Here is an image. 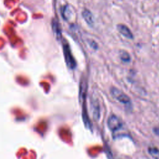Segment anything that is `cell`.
I'll return each mask as SVG.
<instances>
[{
	"instance_id": "cell-1",
	"label": "cell",
	"mask_w": 159,
	"mask_h": 159,
	"mask_svg": "<svg viewBox=\"0 0 159 159\" xmlns=\"http://www.w3.org/2000/svg\"><path fill=\"white\" fill-rule=\"evenodd\" d=\"M110 91L111 95L119 102L123 104L127 108L132 107V102L130 98L122 91L116 87L113 86L111 88Z\"/></svg>"
},
{
	"instance_id": "cell-2",
	"label": "cell",
	"mask_w": 159,
	"mask_h": 159,
	"mask_svg": "<svg viewBox=\"0 0 159 159\" xmlns=\"http://www.w3.org/2000/svg\"><path fill=\"white\" fill-rule=\"evenodd\" d=\"M63 54L65 60V62L68 67L71 70L75 68L76 66V61L71 53L70 48L68 43H64L63 45Z\"/></svg>"
},
{
	"instance_id": "cell-3",
	"label": "cell",
	"mask_w": 159,
	"mask_h": 159,
	"mask_svg": "<svg viewBox=\"0 0 159 159\" xmlns=\"http://www.w3.org/2000/svg\"><path fill=\"white\" fill-rule=\"evenodd\" d=\"M107 125L110 130L112 132L117 131L120 129L122 127V122L121 120L116 115H111L107 119Z\"/></svg>"
},
{
	"instance_id": "cell-4",
	"label": "cell",
	"mask_w": 159,
	"mask_h": 159,
	"mask_svg": "<svg viewBox=\"0 0 159 159\" xmlns=\"http://www.w3.org/2000/svg\"><path fill=\"white\" fill-rule=\"evenodd\" d=\"M91 106L93 118L95 120H98L100 118V106L98 100L91 99Z\"/></svg>"
},
{
	"instance_id": "cell-5",
	"label": "cell",
	"mask_w": 159,
	"mask_h": 159,
	"mask_svg": "<svg viewBox=\"0 0 159 159\" xmlns=\"http://www.w3.org/2000/svg\"><path fill=\"white\" fill-rule=\"evenodd\" d=\"M117 29L119 33L122 34L124 37L129 39H133L134 35L130 30L129 29L128 27L124 24H118L117 25Z\"/></svg>"
},
{
	"instance_id": "cell-6",
	"label": "cell",
	"mask_w": 159,
	"mask_h": 159,
	"mask_svg": "<svg viewBox=\"0 0 159 159\" xmlns=\"http://www.w3.org/2000/svg\"><path fill=\"white\" fill-rule=\"evenodd\" d=\"M82 117H83V120L84 122L85 126L87 128L90 129L91 128V124L89 116L88 115L86 106L85 104V101H83V104H82Z\"/></svg>"
},
{
	"instance_id": "cell-7",
	"label": "cell",
	"mask_w": 159,
	"mask_h": 159,
	"mask_svg": "<svg viewBox=\"0 0 159 159\" xmlns=\"http://www.w3.org/2000/svg\"><path fill=\"white\" fill-rule=\"evenodd\" d=\"M82 16L86 22L89 25L92 26L94 24V19L93 16L91 11L88 9H84L82 12Z\"/></svg>"
},
{
	"instance_id": "cell-8",
	"label": "cell",
	"mask_w": 159,
	"mask_h": 159,
	"mask_svg": "<svg viewBox=\"0 0 159 159\" xmlns=\"http://www.w3.org/2000/svg\"><path fill=\"white\" fill-rule=\"evenodd\" d=\"M52 26L53 31L56 36V38L58 40H60L61 38V32L60 27L58 21H57L55 19H53L52 23Z\"/></svg>"
},
{
	"instance_id": "cell-9",
	"label": "cell",
	"mask_w": 159,
	"mask_h": 159,
	"mask_svg": "<svg viewBox=\"0 0 159 159\" xmlns=\"http://www.w3.org/2000/svg\"><path fill=\"white\" fill-rule=\"evenodd\" d=\"M71 11L68 6H65L61 9V16L65 20H68L70 17Z\"/></svg>"
},
{
	"instance_id": "cell-10",
	"label": "cell",
	"mask_w": 159,
	"mask_h": 159,
	"mask_svg": "<svg viewBox=\"0 0 159 159\" xmlns=\"http://www.w3.org/2000/svg\"><path fill=\"white\" fill-rule=\"evenodd\" d=\"M119 57L120 60L124 62H129L130 61V56L129 53L124 50L119 52Z\"/></svg>"
},
{
	"instance_id": "cell-11",
	"label": "cell",
	"mask_w": 159,
	"mask_h": 159,
	"mask_svg": "<svg viewBox=\"0 0 159 159\" xmlns=\"http://www.w3.org/2000/svg\"><path fill=\"white\" fill-rule=\"evenodd\" d=\"M148 152L152 157H153L154 158H159V149H158L157 148L150 147V148H148Z\"/></svg>"
},
{
	"instance_id": "cell-12",
	"label": "cell",
	"mask_w": 159,
	"mask_h": 159,
	"mask_svg": "<svg viewBox=\"0 0 159 159\" xmlns=\"http://www.w3.org/2000/svg\"><path fill=\"white\" fill-rule=\"evenodd\" d=\"M90 44H91L90 45L91 46V47L93 48L94 49H96H96L98 48V44H97L94 41H92Z\"/></svg>"
},
{
	"instance_id": "cell-13",
	"label": "cell",
	"mask_w": 159,
	"mask_h": 159,
	"mask_svg": "<svg viewBox=\"0 0 159 159\" xmlns=\"http://www.w3.org/2000/svg\"><path fill=\"white\" fill-rule=\"evenodd\" d=\"M153 132L157 135L159 136V127H155L153 129Z\"/></svg>"
}]
</instances>
